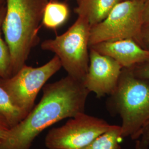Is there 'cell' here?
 Listing matches in <instances>:
<instances>
[{
    "mask_svg": "<svg viewBox=\"0 0 149 149\" xmlns=\"http://www.w3.org/2000/svg\"><path fill=\"white\" fill-rule=\"evenodd\" d=\"M90 92L84 81L67 75L43 87L40 102L23 120L8 129L0 149H30L44 130L66 118L85 113Z\"/></svg>",
    "mask_w": 149,
    "mask_h": 149,
    "instance_id": "1",
    "label": "cell"
},
{
    "mask_svg": "<svg viewBox=\"0 0 149 149\" xmlns=\"http://www.w3.org/2000/svg\"><path fill=\"white\" fill-rule=\"evenodd\" d=\"M48 0H6L2 31L11 53L13 75L26 64L39 43L38 32Z\"/></svg>",
    "mask_w": 149,
    "mask_h": 149,
    "instance_id": "2",
    "label": "cell"
},
{
    "mask_svg": "<svg viewBox=\"0 0 149 149\" xmlns=\"http://www.w3.org/2000/svg\"><path fill=\"white\" fill-rule=\"evenodd\" d=\"M108 101L111 112L122 120V138L135 140L149 121V81L137 77L130 68H123L117 87Z\"/></svg>",
    "mask_w": 149,
    "mask_h": 149,
    "instance_id": "3",
    "label": "cell"
},
{
    "mask_svg": "<svg viewBox=\"0 0 149 149\" xmlns=\"http://www.w3.org/2000/svg\"><path fill=\"white\" fill-rule=\"evenodd\" d=\"M91 26L82 17L63 34L47 39L41 44L43 50L56 55L68 74L84 81L90 63L89 41Z\"/></svg>",
    "mask_w": 149,
    "mask_h": 149,
    "instance_id": "4",
    "label": "cell"
},
{
    "mask_svg": "<svg viewBox=\"0 0 149 149\" xmlns=\"http://www.w3.org/2000/svg\"><path fill=\"white\" fill-rule=\"evenodd\" d=\"M144 2L124 0L118 3L104 20L91 27L89 47L104 42L131 39L143 47Z\"/></svg>",
    "mask_w": 149,
    "mask_h": 149,
    "instance_id": "5",
    "label": "cell"
},
{
    "mask_svg": "<svg viewBox=\"0 0 149 149\" xmlns=\"http://www.w3.org/2000/svg\"><path fill=\"white\" fill-rule=\"evenodd\" d=\"M61 67L56 55L40 67L33 68L26 64L11 77L0 79V86L7 92L13 103L27 116L34 107L39 91Z\"/></svg>",
    "mask_w": 149,
    "mask_h": 149,
    "instance_id": "6",
    "label": "cell"
},
{
    "mask_svg": "<svg viewBox=\"0 0 149 149\" xmlns=\"http://www.w3.org/2000/svg\"><path fill=\"white\" fill-rule=\"evenodd\" d=\"M104 120L81 113L64 125L52 128L45 138L48 149H82L111 127Z\"/></svg>",
    "mask_w": 149,
    "mask_h": 149,
    "instance_id": "7",
    "label": "cell"
},
{
    "mask_svg": "<svg viewBox=\"0 0 149 149\" xmlns=\"http://www.w3.org/2000/svg\"><path fill=\"white\" fill-rule=\"evenodd\" d=\"M122 69L114 59L90 48V63L84 84L97 98L111 95L117 87Z\"/></svg>",
    "mask_w": 149,
    "mask_h": 149,
    "instance_id": "8",
    "label": "cell"
},
{
    "mask_svg": "<svg viewBox=\"0 0 149 149\" xmlns=\"http://www.w3.org/2000/svg\"><path fill=\"white\" fill-rule=\"evenodd\" d=\"M90 48L114 59L123 68H130L149 60V50L131 39L104 42Z\"/></svg>",
    "mask_w": 149,
    "mask_h": 149,
    "instance_id": "9",
    "label": "cell"
},
{
    "mask_svg": "<svg viewBox=\"0 0 149 149\" xmlns=\"http://www.w3.org/2000/svg\"><path fill=\"white\" fill-rule=\"evenodd\" d=\"M123 0H77L74 12L88 22L91 26L104 20L112 9Z\"/></svg>",
    "mask_w": 149,
    "mask_h": 149,
    "instance_id": "10",
    "label": "cell"
},
{
    "mask_svg": "<svg viewBox=\"0 0 149 149\" xmlns=\"http://www.w3.org/2000/svg\"><path fill=\"white\" fill-rule=\"evenodd\" d=\"M69 16V8L66 3L49 0L44 11L42 24L48 29L56 31L64 25Z\"/></svg>",
    "mask_w": 149,
    "mask_h": 149,
    "instance_id": "11",
    "label": "cell"
},
{
    "mask_svg": "<svg viewBox=\"0 0 149 149\" xmlns=\"http://www.w3.org/2000/svg\"><path fill=\"white\" fill-rule=\"evenodd\" d=\"M0 115L10 128L15 127L27 116L13 103L7 92L0 86Z\"/></svg>",
    "mask_w": 149,
    "mask_h": 149,
    "instance_id": "12",
    "label": "cell"
},
{
    "mask_svg": "<svg viewBox=\"0 0 149 149\" xmlns=\"http://www.w3.org/2000/svg\"><path fill=\"white\" fill-rule=\"evenodd\" d=\"M121 138V127L112 125L107 131L82 149H122L119 141Z\"/></svg>",
    "mask_w": 149,
    "mask_h": 149,
    "instance_id": "13",
    "label": "cell"
},
{
    "mask_svg": "<svg viewBox=\"0 0 149 149\" xmlns=\"http://www.w3.org/2000/svg\"><path fill=\"white\" fill-rule=\"evenodd\" d=\"M6 6L0 8V79H5L13 76L11 53L5 41L2 38V27L5 17Z\"/></svg>",
    "mask_w": 149,
    "mask_h": 149,
    "instance_id": "14",
    "label": "cell"
},
{
    "mask_svg": "<svg viewBox=\"0 0 149 149\" xmlns=\"http://www.w3.org/2000/svg\"><path fill=\"white\" fill-rule=\"evenodd\" d=\"M149 147V121L140 130L136 136L135 149H148Z\"/></svg>",
    "mask_w": 149,
    "mask_h": 149,
    "instance_id": "15",
    "label": "cell"
},
{
    "mask_svg": "<svg viewBox=\"0 0 149 149\" xmlns=\"http://www.w3.org/2000/svg\"><path fill=\"white\" fill-rule=\"evenodd\" d=\"M130 69L137 77L149 81V60L143 63L135 65Z\"/></svg>",
    "mask_w": 149,
    "mask_h": 149,
    "instance_id": "16",
    "label": "cell"
},
{
    "mask_svg": "<svg viewBox=\"0 0 149 149\" xmlns=\"http://www.w3.org/2000/svg\"><path fill=\"white\" fill-rule=\"evenodd\" d=\"M144 26L143 28L149 29V0H145L144 2Z\"/></svg>",
    "mask_w": 149,
    "mask_h": 149,
    "instance_id": "17",
    "label": "cell"
},
{
    "mask_svg": "<svg viewBox=\"0 0 149 149\" xmlns=\"http://www.w3.org/2000/svg\"><path fill=\"white\" fill-rule=\"evenodd\" d=\"M143 47L149 50V29L143 28Z\"/></svg>",
    "mask_w": 149,
    "mask_h": 149,
    "instance_id": "18",
    "label": "cell"
},
{
    "mask_svg": "<svg viewBox=\"0 0 149 149\" xmlns=\"http://www.w3.org/2000/svg\"><path fill=\"white\" fill-rule=\"evenodd\" d=\"M0 127L1 128L9 129L10 127L8 125L7 123L6 122L5 119L0 115Z\"/></svg>",
    "mask_w": 149,
    "mask_h": 149,
    "instance_id": "19",
    "label": "cell"
},
{
    "mask_svg": "<svg viewBox=\"0 0 149 149\" xmlns=\"http://www.w3.org/2000/svg\"><path fill=\"white\" fill-rule=\"evenodd\" d=\"M8 130V129H5V128L0 127V144L1 143L3 139L4 138V136Z\"/></svg>",
    "mask_w": 149,
    "mask_h": 149,
    "instance_id": "20",
    "label": "cell"
},
{
    "mask_svg": "<svg viewBox=\"0 0 149 149\" xmlns=\"http://www.w3.org/2000/svg\"><path fill=\"white\" fill-rule=\"evenodd\" d=\"M6 5V0H0V8Z\"/></svg>",
    "mask_w": 149,
    "mask_h": 149,
    "instance_id": "21",
    "label": "cell"
},
{
    "mask_svg": "<svg viewBox=\"0 0 149 149\" xmlns=\"http://www.w3.org/2000/svg\"><path fill=\"white\" fill-rule=\"evenodd\" d=\"M50 1H53V0H50Z\"/></svg>",
    "mask_w": 149,
    "mask_h": 149,
    "instance_id": "22",
    "label": "cell"
}]
</instances>
